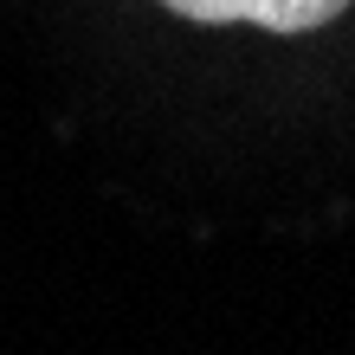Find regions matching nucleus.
I'll list each match as a JSON object with an SVG mask.
<instances>
[{
    "label": "nucleus",
    "mask_w": 355,
    "mask_h": 355,
    "mask_svg": "<svg viewBox=\"0 0 355 355\" xmlns=\"http://www.w3.org/2000/svg\"><path fill=\"white\" fill-rule=\"evenodd\" d=\"M200 26H259V33H317L349 0H162Z\"/></svg>",
    "instance_id": "nucleus-1"
}]
</instances>
